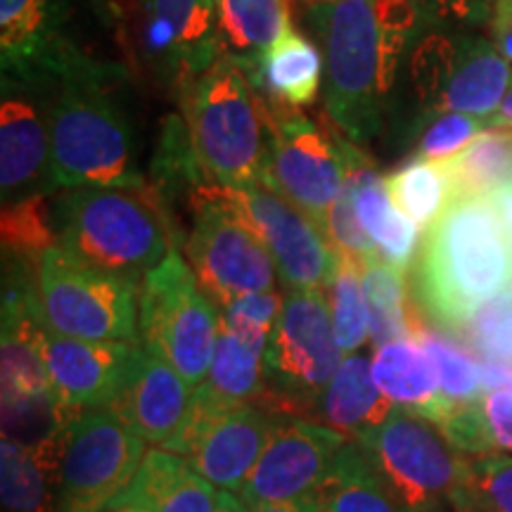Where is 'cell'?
Instances as JSON below:
<instances>
[{"label": "cell", "instance_id": "obj_1", "mask_svg": "<svg viewBox=\"0 0 512 512\" xmlns=\"http://www.w3.org/2000/svg\"><path fill=\"white\" fill-rule=\"evenodd\" d=\"M306 24L323 53L325 114L351 143L370 145L425 34L418 10L411 0H306Z\"/></svg>", "mask_w": 512, "mask_h": 512}, {"label": "cell", "instance_id": "obj_2", "mask_svg": "<svg viewBox=\"0 0 512 512\" xmlns=\"http://www.w3.org/2000/svg\"><path fill=\"white\" fill-rule=\"evenodd\" d=\"M512 285V242L489 197H453L425 230L413 297L434 328L458 335L475 313Z\"/></svg>", "mask_w": 512, "mask_h": 512}, {"label": "cell", "instance_id": "obj_3", "mask_svg": "<svg viewBox=\"0 0 512 512\" xmlns=\"http://www.w3.org/2000/svg\"><path fill=\"white\" fill-rule=\"evenodd\" d=\"M124 67L93 55L48 83L50 147L57 190L81 185H145L136 131L126 112Z\"/></svg>", "mask_w": 512, "mask_h": 512}, {"label": "cell", "instance_id": "obj_4", "mask_svg": "<svg viewBox=\"0 0 512 512\" xmlns=\"http://www.w3.org/2000/svg\"><path fill=\"white\" fill-rule=\"evenodd\" d=\"M53 226L74 261L138 283L185 240L150 181L57 190Z\"/></svg>", "mask_w": 512, "mask_h": 512}, {"label": "cell", "instance_id": "obj_5", "mask_svg": "<svg viewBox=\"0 0 512 512\" xmlns=\"http://www.w3.org/2000/svg\"><path fill=\"white\" fill-rule=\"evenodd\" d=\"M192 145L211 181L240 188L261 181L266 124L252 83L235 62L221 57L181 98Z\"/></svg>", "mask_w": 512, "mask_h": 512}, {"label": "cell", "instance_id": "obj_6", "mask_svg": "<svg viewBox=\"0 0 512 512\" xmlns=\"http://www.w3.org/2000/svg\"><path fill=\"white\" fill-rule=\"evenodd\" d=\"M512 79V62L489 38L427 29L408 53L399 83L420 114L465 112L489 121ZM396 83V86H399Z\"/></svg>", "mask_w": 512, "mask_h": 512}, {"label": "cell", "instance_id": "obj_7", "mask_svg": "<svg viewBox=\"0 0 512 512\" xmlns=\"http://www.w3.org/2000/svg\"><path fill=\"white\" fill-rule=\"evenodd\" d=\"M325 290H285V304L268 337L264 392L256 403L275 415L309 418L344 361Z\"/></svg>", "mask_w": 512, "mask_h": 512}, {"label": "cell", "instance_id": "obj_8", "mask_svg": "<svg viewBox=\"0 0 512 512\" xmlns=\"http://www.w3.org/2000/svg\"><path fill=\"white\" fill-rule=\"evenodd\" d=\"M36 304L43 325L55 335L140 344L138 280L83 266L57 245L38 259Z\"/></svg>", "mask_w": 512, "mask_h": 512}, {"label": "cell", "instance_id": "obj_9", "mask_svg": "<svg viewBox=\"0 0 512 512\" xmlns=\"http://www.w3.org/2000/svg\"><path fill=\"white\" fill-rule=\"evenodd\" d=\"M140 344L169 361L195 392L207 380L221 332V309L207 297L181 252L140 283Z\"/></svg>", "mask_w": 512, "mask_h": 512}, {"label": "cell", "instance_id": "obj_10", "mask_svg": "<svg viewBox=\"0 0 512 512\" xmlns=\"http://www.w3.org/2000/svg\"><path fill=\"white\" fill-rule=\"evenodd\" d=\"M256 93V91H254ZM266 124V164L261 181L287 197L325 233L347 181L337 138L294 107L256 93Z\"/></svg>", "mask_w": 512, "mask_h": 512}, {"label": "cell", "instance_id": "obj_11", "mask_svg": "<svg viewBox=\"0 0 512 512\" xmlns=\"http://www.w3.org/2000/svg\"><path fill=\"white\" fill-rule=\"evenodd\" d=\"M354 441L413 512L444 508L470 463L451 446L439 425L406 408H394L387 420Z\"/></svg>", "mask_w": 512, "mask_h": 512}, {"label": "cell", "instance_id": "obj_12", "mask_svg": "<svg viewBox=\"0 0 512 512\" xmlns=\"http://www.w3.org/2000/svg\"><path fill=\"white\" fill-rule=\"evenodd\" d=\"M145 453V441L110 408L76 413L64 437L55 512H105Z\"/></svg>", "mask_w": 512, "mask_h": 512}, {"label": "cell", "instance_id": "obj_13", "mask_svg": "<svg viewBox=\"0 0 512 512\" xmlns=\"http://www.w3.org/2000/svg\"><path fill=\"white\" fill-rule=\"evenodd\" d=\"M209 190L192 202L183 249L197 283L223 309L245 294L275 290L280 278L264 242Z\"/></svg>", "mask_w": 512, "mask_h": 512}, {"label": "cell", "instance_id": "obj_14", "mask_svg": "<svg viewBox=\"0 0 512 512\" xmlns=\"http://www.w3.org/2000/svg\"><path fill=\"white\" fill-rule=\"evenodd\" d=\"M209 192L264 242L285 290H325L337 266V249L311 216L264 181L240 188L211 185Z\"/></svg>", "mask_w": 512, "mask_h": 512}, {"label": "cell", "instance_id": "obj_15", "mask_svg": "<svg viewBox=\"0 0 512 512\" xmlns=\"http://www.w3.org/2000/svg\"><path fill=\"white\" fill-rule=\"evenodd\" d=\"M133 50L140 69L181 100L221 55L216 0H136Z\"/></svg>", "mask_w": 512, "mask_h": 512}, {"label": "cell", "instance_id": "obj_16", "mask_svg": "<svg viewBox=\"0 0 512 512\" xmlns=\"http://www.w3.org/2000/svg\"><path fill=\"white\" fill-rule=\"evenodd\" d=\"M278 420L280 415L259 403L216 411L192 396L188 422L166 448L188 458L216 489L240 494Z\"/></svg>", "mask_w": 512, "mask_h": 512}, {"label": "cell", "instance_id": "obj_17", "mask_svg": "<svg viewBox=\"0 0 512 512\" xmlns=\"http://www.w3.org/2000/svg\"><path fill=\"white\" fill-rule=\"evenodd\" d=\"M57 192L50 147L48 83L0 76V200Z\"/></svg>", "mask_w": 512, "mask_h": 512}, {"label": "cell", "instance_id": "obj_18", "mask_svg": "<svg viewBox=\"0 0 512 512\" xmlns=\"http://www.w3.org/2000/svg\"><path fill=\"white\" fill-rule=\"evenodd\" d=\"M347 441L318 422L280 415L240 498L247 505L316 498Z\"/></svg>", "mask_w": 512, "mask_h": 512}, {"label": "cell", "instance_id": "obj_19", "mask_svg": "<svg viewBox=\"0 0 512 512\" xmlns=\"http://www.w3.org/2000/svg\"><path fill=\"white\" fill-rule=\"evenodd\" d=\"M72 12V0H0L3 74L53 81L76 62L93 57L69 34Z\"/></svg>", "mask_w": 512, "mask_h": 512}, {"label": "cell", "instance_id": "obj_20", "mask_svg": "<svg viewBox=\"0 0 512 512\" xmlns=\"http://www.w3.org/2000/svg\"><path fill=\"white\" fill-rule=\"evenodd\" d=\"M140 349L143 344L62 337L46 325L41 335L50 389L69 413L110 406L136 366Z\"/></svg>", "mask_w": 512, "mask_h": 512}, {"label": "cell", "instance_id": "obj_21", "mask_svg": "<svg viewBox=\"0 0 512 512\" xmlns=\"http://www.w3.org/2000/svg\"><path fill=\"white\" fill-rule=\"evenodd\" d=\"M190 406L192 387L185 377L169 361L143 347L119 396L107 408L147 446L166 448L188 422Z\"/></svg>", "mask_w": 512, "mask_h": 512}, {"label": "cell", "instance_id": "obj_22", "mask_svg": "<svg viewBox=\"0 0 512 512\" xmlns=\"http://www.w3.org/2000/svg\"><path fill=\"white\" fill-rule=\"evenodd\" d=\"M335 138L347 169L344 190L349 192L358 223L375 242L380 259L408 273L418 252L420 228L396 207L387 190V178L377 171L361 145H354L347 138Z\"/></svg>", "mask_w": 512, "mask_h": 512}, {"label": "cell", "instance_id": "obj_23", "mask_svg": "<svg viewBox=\"0 0 512 512\" xmlns=\"http://www.w3.org/2000/svg\"><path fill=\"white\" fill-rule=\"evenodd\" d=\"M219 489L190 460L169 448H147L136 477L107 510L136 512H216Z\"/></svg>", "mask_w": 512, "mask_h": 512}, {"label": "cell", "instance_id": "obj_24", "mask_svg": "<svg viewBox=\"0 0 512 512\" xmlns=\"http://www.w3.org/2000/svg\"><path fill=\"white\" fill-rule=\"evenodd\" d=\"M394 403L377 387L370 358L351 354L342 361L325 392L318 396L309 418L354 441L392 415Z\"/></svg>", "mask_w": 512, "mask_h": 512}, {"label": "cell", "instance_id": "obj_25", "mask_svg": "<svg viewBox=\"0 0 512 512\" xmlns=\"http://www.w3.org/2000/svg\"><path fill=\"white\" fill-rule=\"evenodd\" d=\"M370 368L377 387L396 408L418 413L434 425H441L453 408L441 394L437 368L418 339H396L375 347Z\"/></svg>", "mask_w": 512, "mask_h": 512}, {"label": "cell", "instance_id": "obj_26", "mask_svg": "<svg viewBox=\"0 0 512 512\" xmlns=\"http://www.w3.org/2000/svg\"><path fill=\"white\" fill-rule=\"evenodd\" d=\"M290 29L287 0H216L219 53L238 64L247 79Z\"/></svg>", "mask_w": 512, "mask_h": 512}, {"label": "cell", "instance_id": "obj_27", "mask_svg": "<svg viewBox=\"0 0 512 512\" xmlns=\"http://www.w3.org/2000/svg\"><path fill=\"white\" fill-rule=\"evenodd\" d=\"M325 64L318 43H313L302 31L290 29L261 62L249 83L259 95L275 105L309 107L318 100L323 86Z\"/></svg>", "mask_w": 512, "mask_h": 512}, {"label": "cell", "instance_id": "obj_28", "mask_svg": "<svg viewBox=\"0 0 512 512\" xmlns=\"http://www.w3.org/2000/svg\"><path fill=\"white\" fill-rule=\"evenodd\" d=\"M64 437L38 448L3 439L0 444L3 512H55Z\"/></svg>", "mask_w": 512, "mask_h": 512}, {"label": "cell", "instance_id": "obj_29", "mask_svg": "<svg viewBox=\"0 0 512 512\" xmlns=\"http://www.w3.org/2000/svg\"><path fill=\"white\" fill-rule=\"evenodd\" d=\"M264 358L266 349L256 347L221 325L207 380L192 396L216 411L256 403L264 392Z\"/></svg>", "mask_w": 512, "mask_h": 512}, {"label": "cell", "instance_id": "obj_30", "mask_svg": "<svg viewBox=\"0 0 512 512\" xmlns=\"http://www.w3.org/2000/svg\"><path fill=\"white\" fill-rule=\"evenodd\" d=\"M316 498L328 512H413L389 489L358 441L344 444Z\"/></svg>", "mask_w": 512, "mask_h": 512}, {"label": "cell", "instance_id": "obj_31", "mask_svg": "<svg viewBox=\"0 0 512 512\" xmlns=\"http://www.w3.org/2000/svg\"><path fill=\"white\" fill-rule=\"evenodd\" d=\"M363 292L368 306L370 342L375 347L396 339H415L425 328V316L418 304L411 302L406 271L377 259L363 268Z\"/></svg>", "mask_w": 512, "mask_h": 512}, {"label": "cell", "instance_id": "obj_32", "mask_svg": "<svg viewBox=\"0 0 512 512\" xmlns=\"http://www.w3.org/2000/svg\"><path fill=\"white\" fill-rule=\"evenodd\" d=\"M453 197H491L512 183V131L489 128L458 157L444 162Z\"/></svg>", "mask_w": 512, "mask_h": 512}, {"label": "cell", "instance_id": "obj_33", "mask_svg": "<svg viewBox=\"0 0 512 512\" xmlns=\"http://www.w3.org/2000/svg\"><path fill=\"white\" fill-rule=\"evenodd\" d=\"M384 178L396 207L420 230L430 228L453 200V185L444 164L411 159Z\"/></svg>", "mask_w": 512, "mask_h": 512}, {"label": "cell", "instance_id": "obj_34", "mask_svg": "<svg viewBox=\"0 0 512 512\" xmlns=\"http://www.w3.org/2000/svg\"><path fill=\"white\" fill-rule=\"evenodd\" d=\"M332 330H335L339 349L344 356L358 354L368 342V306L363 292V268L347 254L337 252V266L325 285Z\"/></svg>", "mask_w": 512, "mask_h": 512}, {"label": "cell", "instance_id": "obj_35", "mask_svg": "<svg viewBox=\"0 0 512 512\" xmlns=\"http://www.w3.org/2000/svg\"><path fill=\"white\" fill-rule=\"evenodd\" d=\"M415 339L427 351V356L432 358L439 375L441 394H444L448 403L465 406V403L482 401V396L486 394L482 363L477 361L470 347L448 337V332L427 328V325L418 332Z\"/></svg>", "mask_w": 512, "mask_h": 512}, {"label": "cell", "instance_id": "obj_36", "mask_svg": "<svg viewBox=\"0 0 512 512\" xmlns=\"http://www.w3.org/2000/svg\"><path fill=\"white\" fill-rule=\"evenodd\" d=\"M53 245L57 242L50 195L3 204V259L38 264L41 254Z\"/></svg>", "mask_w": 512, "mask_h": 512}, {"label": "cell", "instance_id": "obj_37", "mask_svg": "<svg viewBox=\"0 0 512 512\" xmlns=\"http://www.w3.org/2000/svg\"><path fill=\"white\" fill-rule=\"evenodd\" d=\"M408 131L415 138V157L444 164L489 131V121L465 112H430L415 117Z\"/></svg>", "mask_w": 512, "mask_h": 512}, {"label": "cell", "instance_id": "obj_38", "mask_svg": "<svg viewBox=\"0 0 512 512\" xmlns=\"http://www.w3.org/2000/svg\"><path fill=\"white\" fill-rule=\"evenodd\" d=\"M456 337L477 356L512 366V285L484 304Z\"/></svg>", "mask_w": 512, "mask_h": 512}, {"label": "cell", "instance_id": "obj_39", "mask_svg": "<svg viewBox=\"0 0 512 512\" xmlns=\"http://www.w3.org/2000/svg\"><path fill=\"white\" fill-rule=\"evenodd\" d=\"M285 294H280L278 287L266 292L245 294V297L235 299L228 306L221 309V325L223 328L233 330L247 342L256 344V347L266 349L268 337L278 323L280 313H283Z\"/></svg>", "mask_w": 512, "mask_h": 512}, {"label": "cell", "instance_id": "obj_40", "mask_svg": "<svg viewBox=\"0 0 512 512\" xmlns=\"http://www.w3.org/2000/svg\"><path fill=\"white\" fill-rule=\"evenodd\" d=\"M463 484L486 512H512L510 456L489 453V456L470 458Z\"/></svg>", "mask_w": 512, "mask_h": 512}, {"label": "cell", "instance_id": "obj_41", "mask_svg": "<svg viewBox=\"0 0 512 512\" xmlns=\"http://www.w3.org/2000/svg\"><path fill=\"white\" fill-rule=\"evenodd\" d=\"M422 27L439 31H472L489 24L494 0H411Z\"/></svg>", "mask_w": 512, "mask_h": 512}, {"label": "cell", "instance_id": "obj_42", "mask_svg": "<svg viewBox=\"0 0 512 512\" xmlns=\"http://www.w3.org/2000/svg\"><path fill=\"white\" fill-rule=\"evenodd\" d=\"M444 437L451 441V446L463 456H489L496 453L494 439H491L489 425H486L482 406L477 403H465V406H453L444 422L439 425Z\"/></svg>", "mask_w": 512, "mask_h": 512}, {"label": "cell", "instance_id": "obj_43", "mask_svg": "<svg viewBox=\"0 0 512 512\" xmlns=\"http://www.w3.org/2000/svg\"><path fill=\"white\" fill-rule=\"evenodd\" d=\"M496 451L512 453V377L501 387L491 389L479 401Z\"/></svg>", "mask_w": 512, "mask_h": 512}, {"label": "cell", "instance_id": "obj_44", "mask_svg": "<svg viewBox=\"0 0 512 512\" xmlns=\"http://www.w3.org/2000/svg\"><path fill=\"white\" fill-rule=\"evenodd\" d=\"M489 34L505 60L512 62V0H494L489 19Z\"/></svg>", "mask_w": 512, "mask_h": 512}, {"label": "cell", "instance_id": "obj_45", "mask_svg": "<svg viewBox=\"0 0 512 512\" xmlns=\"http://www.w3.org/2000/svg\"><path fill=\"white\" fill-rule=\"evenodd\" d=\"M252 512H328L320 498H299V501H283V503H259L249 505Z\"/></svg>", "mask_w": 512, "mask_h": 512}, {"label": "cell", "instance_id": "obj_46", "mask_svg": "<svg viewBox=\"0 0 512 512\" xmlns=\"http://www.w3.org/2000/svg\"><path fill=\"white\" fill-rule=\"evenodd\" d=\"M489 200H491V204H494V209L498 211V216H501L505 233H508V238L512 242V183L505 185V188H501V190H496Z\"/></svg>", "mask_w": 512, "mask_h": 512}, {"label": "cell", "instance_id": "obj_47", "mask_svg": "<svg viewBox=\"0 0 512 512\" xmlns=\"http://www.w3.org/2000/svg\"><path fill=\"white\" fill-rule=\"evenodd\" d=\"M448 503H451L453 512H486L482 505H479L475 498H472L470 491H467V486L460 482L456 489H453L451 498H448Z\"/></svg>", "mask_w": 512, "mask_h": 512}, {"label": "cell", "instance_id": "obj_48", "mask_svg": "<svg viewBox=\"0 0 512 512\" xmlns=\"http://www.w3.org/2000/svg\"><path fill=\"white\" fill-rule=\"evenodd\" d=\"M489 128H508V131H512V79L496 114L489 119Z\"/></svg>", "mask_w": 512, "mask_h": 512}, {"label": "cell", "instance_id": "obj_49", "mask_svg": "<svg viewBox=\"0 0 512 512\" xmlns=\"http://www.w3.org/2000/svg\"><path fill=\"white\" fill-rule=\"evenodd\" d=\"M216 512H252V508L242 501L240 494L219 489V496H216Z\"/></svg>", "mask_w": 512, "mask_h": 512}, {"label": "cell", "instance_id": "obj_50", "mask_svg": "<svg viewBox=\"0 0 512 512\" xmlns=\"http://www.w3.org/2000/svg\"><path fill=\"white\" fill-rule=\"evenodd\" d=\"M105 512H136V510H105Z\"/></svg>", "mask_w": 512, "mask_h": 512}, {"label": "cell", "instance_id": "obj_51", "mask_svg": "<svg viewBox=\"0 0 512 512\" xmlns=\"http://www.w3.org/2000/svg\"><path fill=\"white\" fill-rule=\"evenodd\" d=\"M112 5H114V0H112Z\"/></svg>", "mask_w": 512, "mask_h": 512}, {"label": "cell", "instance_id": "obj_52", "mask_svg": "<svg viewBox=\"0 0 512 512\" xmlns=\"http://www.w3.org/2000/svg\"><path fill=\"white\" fill-rule=\"evenodd\" d=\"M95 3H98V0H95Z\"/></svg>", "mask_w": 512, "mask_h": 512}]
</instances>
